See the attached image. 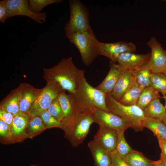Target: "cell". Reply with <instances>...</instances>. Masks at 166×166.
Here are the masks:
<instances>
[{
  "label": "cell",
  "mask_w": 166,
  "mask_h": 166,
  "mask_svg": "<svg viewBox=\"0 0 166 166\" xmlns=\"http://www.w3.org/2000/svg\"><path fill=\"white\" fill-rule=\"evenodd\" d=\"M43 69V77L46 82L54 81L64 90L72 94L76 91L78 77L85 72L75 65L71 57L63 58L52 67Z\"/></svg>",
  "instance_id": "6da1fadb"
},
{
  "label": "cell",
  "mask_w": 166,
  "mask_h": 166,
  "mask_svg": "<svg viewBox=\"0 0 166 166\" xmlns=\"http://www.w3.org/2000/svg\"><path fill=\"white\" fill-rule=\"evenodd\" d=\"M74 104L73 115L63 129L72 144L76 147L83 142L91 124L94 123L93 112L95 108Z\"/></svg>",
  "instance_id": "7a4b0ae2"
},
{
  "label": "cell",
  "mask_w": 166,
  "mask_h": 166,
  "mask_svg": "<svg viewBox=\"0 0 166 166\" xmlns=\"http://www.w3.org/2000/svg\"><path fill=\"white\" fill-rule=\"evenodd\" d=\"M84 72L78 77L75 93H70L75 103L109 112L106 105V93L90 85L85 77Z\"/></svg>",
  "instance_id": "3957f363"
},
{
  "label": "cell",
  "mask_w": 166,
  "mask_h": 166,
  "mask_svg": "<svg viewBox=\"0 0 166 166\" xmlns=\"http://www.w3.org/2000/svg\"><path fill=\"white\" fill-rule=\"evenodd\" d=\"M78 49L84 65H89L98 55L99 41L92 28L73 34L68 39Z\"/></svg>",
  "instance_id": "277c9868"
},
{
  "label": "cell",
  "mask_w": 166,
  "mask_h": 166,
  "mask_svg": "<svg viewBox=\"0 0 166 166\" xmlns=\"http://www.w3.org/2000/svg\"><path fill=\"white\" fill-rule=\"evenodd\" d=\"M106 103L109 112L121 118L131 124L135 130H142L141 122L145 116L143 110L136 105H128L114 98L110 93H106Z\"/></svg>",
  "instance_id": "5b68a950"
},
{
  "label": "cell",
  "mask_w": 166,
  "mask_h": 166,
  "mask_svg": "<svg viewBox=\"0 0 166 166\" xmlns=\"http://www.w3.org/2000/svg\"><path fill=\"white\" fill-rule=\"evenodd\" d=\"M69 21L65 25L64 30L68 39L74 33L85 31L91 27L88 9L78 0H69Z\"/></svg>",
  "instance_id": "8992f818"
},
{
  "label": "cell",
  "mask_w": 166,
  "mask_h": 166,
  "mask_svg": "<svg viewBox=\"0 0 166 166\" xmlns=\"http://www.w3.org/2000/svg\"><path fill=\"white\" fill-rule=\"evenodd\" d=\"M46 82L27 114L30 118L39 116L48 109L52 102L61 93L65 91L54 81Z\"/></svg>",
  "instance_id": "52a82bcc"
},
{
  "label": "cell",
  "mask_w": 166,
  "mask_h": 166,
  "mask_svg": "<svg viewBox=\"0 0 166 166\" xmlns=\"http://www.w3.org/2000/svg\"><path fill=\"white\" fill-rule=\"evenodd\" d=\"M9 13V18L22 15L27 16L38 23L45 22L46 14L44 12L35 13L29 7L28 0H4Z\"/></svg>",
  "instance_id": "ba28073f"
},
{
  "label": "cell",
  "mask_w": 166,
  "mask_h": 166,
  "mask_svg": "<svg viewBox=\"0 0 166 166\" xmlns=\"http://www.w3.org/2000/svg\"><path fill=\"white\" fill-rule=\"evenodd\" d=\"M94 123L99 126H103L118 131L125 130L132 128L131 124L120 117L110 112L95 108L94 109Z\"/></svg>",
  "instance_id": "9c48e42d"
},
{
  "label": "cell",
  "mask_w": 166,
  "mask_h": 166,
  "mask_svg": "<svg viewBox=\"0 0 166 166\" xmlns=\"http://www.w3.org/2000/svg\"><path fill=\"white\" fill-rule=\"evenodd\" d=\"M136 50V45L132 42L120 41L106 43L99 42L98 55L106 57L112 62L116 63L121 54L127 52H134Z\"/></svg>",
  "instance_id": "30bf717a"
},
{
  "label": "cell",
  "mask_w": 166,
  "mask_h": 166,
  "mask_svg": "<svg viewBox=\"0 0 166 166\" xmlns=\"http://www.w3.org/2000/svg\"><path fill=\"white\" fill-rule=\"evenodd\" d=\"M146 44L151 50L148 66L152 73H162L166 67V57L163 48L154 37H152Z\"/></svg>",
  "instance_id": "8fae6325"
},
{
  "label": "cell",
  "mask_w": 166,
  "mask_h": 166,
  "mask_svg": "<svg viewBox=\"0 0 166 166\" xmlns=\"http://www.w3.org/2000/svg\"><path fill=\"white\" fill-rule=\"evenodd\" d=\"M151 54V52L145 54L125 52L118 56L117 62L123 70H133L147 64L150 59Z\"/></svg>",
  "instance_id": "7c38bea8"
},
{
  "label": "cell",
  "mask_w": 166,
  "mask_h": 166,
  "mask_svg": "<svg viewBox=\"0 0 166 166\" xmlns=\"http://www.w3.org/2000/svg\"><path fill=\"white\" fill-rule=\"evenodd\" d=\"M117 132L104 126H99L93 140L108 152H111L116 148Z\"/></svg>",
  "instance_id": "4fadbf2b"
},
{
  "label": "cell",
  "mask_w": 166,
  "mask_h": 166,
  "mask_svg": "<svg viewBox=\"0 0 166 166\" xmlns=\"http://www.w3.org/2000/svg\"><path fill=\"white\" fill-rule=\"evenodd\" d=\"M19 112L28 114L39 95L42 89L37 88L27 83H22Z\"/></svg>",
  "instance_id": "5bb4252c"
},
{
  "label": "cell",
  "mask_w": 166,
  "mask_h": 166,
  "mask_svg": "<svg viewBox=\"0 0 166 166\" xmlns=\"http://www.w3.org/2000/svg\"><path fill=\"white\" fill-rule=\"evenodd\" d=\"M109 71L104 80L96 88L105 93H111L123 70L118 64L110 61Z\"/></svg>",
  "instance_id": "9a60e30c"
},
{
  "label": "cell",
  "mask_w": 166,
  "mask_h": 166,
  "mask_svg": "<svg viewBox=\"0 0 166 166\" xmlns=\"http://www.w3.org/2000/svg\"><path fill=\"white\" fill-rule=\"evenodd\" d=\"M21 92L20 84L2 101L0 103V109L11 113L14 117L18 115L19 112Z\"/></svg>",
  "instance_id": "2e32d148"
},
{
  "label": "cell",
  "mask_w": 166,
  "mask_h": 166,
  "mask_svg": "<svg viewBox=\"0 0 166 166\" xmlns=\"http://www.w3.org/2000/svg\"><path fill=\"white\" fill-rule=\"evenodd\" d=\"M133 81V77L128 70H123L110 94L119 101Z\"/></svg>",
  "instance_id": "e0dca14e"
},
{
  "label": "cell",
  "mask_w": 166,
  "mask_h": 166,
  "mask_svg": "<svg viewBox=\"0 0 166 166\" xmlns=\"http://www.w3.org/2000/svg\"><path fill=\"white\" fill-rule=\"evenodd\" d=\"M88 146L92 156L95 166H110L112 162L109 152L93 140L88 142Z\"/></svg>",
  "instance_id": "ac0fdd59"
},
{
  "label": "cell",
  "mask_w": 166,
  "mask_h": 166,
  "mask_svg": "<svg viewBox=\"0 0 166 166\" xmlns=\"http://www.w3.org/2000/svg\"><path fill=\"white\" fill-rule=\"evenodd\" d=\"M61 107L63 115L62 123L63 128L72 119L74 112V104L73 97L70 93L66 94L65 91L61 93L57 97Z\"/></svg>",
  "instance_id": "d6986e66"
},
{
  "label": "cell",
  "mask_w": 166,
  "mask_h": 166,
  "mask_svg": "<svg viewBox=\"0 0 166 166\" xmlns=\"http://www.w3.org/2000/svg\"><path fill=\"white\" fill-rule=\"evenodd\" d=\"M141 126L151 130L157 137L166 140V126L160 119L145 117L141 122Z\"/></svg>",
  "instance_id": "ffe728a7"
},
{
  "label": "cell",
  "mask_w": 166,
  "mask_h": 166,
  "mask_svg": "<svg viewBox=\"0 0 166 166\" xmlns=\"http://www.w3.org/2000/svg\"><path fill=\"white\" fill-rule=\"evenodd\" d=\"M129 71L132 75L134 81L142 89L151 85L152 73L147 64L138 69Z\"/></svg>",
  "instance_id": "44dd1931"
},
{
  "label": "cell",
  "mask_w": 166,
  "mask_h": 166,
  "mask_svg": "<svg viewBox=\"0 0 166 166\" xmlns=\"http://www.w3.org/2000/svg\"><path fill=\"white\" fill-rule=\"evenodd\" d=\"M130 166H156L160 160L153 161L146 157L141 153L132 150L123 158Z\"/></svg>",
  "instance_id": "7402d4cb"
},
{
  "label": "cell",
  "mask_w": 166,
  "mask_h": 166,
  "mask_svg": "<svg viewBox=\"0 0 166 166\" xmlns=\"http://www.w3.org/2000/svg\"><path fill=\"white\" fill-rule=\"evenodd\" d=\"M143 89L137 85L133 79L130 86L118 101L125 105H136Z\"/></svg>",
  "instance_id": "603a6c76"
},
{
  "label": "cell",
  "mask_w": 166,
  "mask_h": 166,
  "mask_svg": "<svg viewBox=\"0 0 166 166\" xmlns=\"http://www.w3.org/2000/svg\"><path fill=\"white\" fill-rule=\"evenodd\" d=\"M29 119L27 114L19 112L18 115L14 117L11 125V135L18 136L23 134Z\"/></svg>",
  "instance_id": "cb8c5ba5"
},
{
  "label": "cell",
  "mask_w": 166,
  "mask_h": 166,
  "mask_svg": "<svg viewBox=\"0 0 166 166\" xmlns=\"http://www.w3.org/2000/svg\"><path fill=\"white\" fill-rule=\"evenodd\" d=\"M159 92L150 85L144 89L138 100L136 105L143 110L150 102L160 97Z\"/></svg>",
  "instance_id": "d4e9b609"
},
{
  "label": "cell",
  "mask_w": 166,
  "mask_h": 166,
  "mask_svg": "<svg viewBox=\"0 0 166 166\" xmlns=\"http://www.w3.org/2000/svg\"><path fill=\"white\" fill-rule=\"evenodd\" d=\"M143 110L145 117L157 118L166 114L165 108L160 99L152 101Z\"/></svg>",
  "instance_id": "484cf974"
},
{
  "label": "cell",
  "mask_w": 166,
  "mask_h": 166,
  "mask_svg": "<svg viewBox=\"0 0 166 166\" xmlns=\"http://www.w3.org/2000/svg\"><path fill=\"white\" fill-rule=\"evenodd\" d=\"M125 130L117 132L116 150L122 158L130 153L132 149L127 142L124 135Z\"/></svg>",
  "instance_id": "4316f807"
},
{
  "label": "cell",
  "mask_w": 166,
  "mask_h": 166,
  "mask_svg": "<svg viewBox=\"0 0 166 166\" xmlns=\"http://www.w3.org/2000/svg\"><path fill=\"white\" fill-rule=\"evenodd\" d=\"M151 85L159 92L166 94V75L163 73H152Z\"/></svg>",
  "instance_id": "83f0119b"
},
{
  "label": "cell",
  "mask_w": 166,
  "mask_h": 166,
  "mask_svg": "<svg viewBox=\"0 0 166 166\" xmlns=\"http://www.w3.org/2000/svg\"><path fill=\"white\" fill-rule=\"evenodd\" d=\"M29 7L33 12L35 13H41V11L47 6L53 4L59 3L62 0H28Z\"/></svg>",
  "instance_id": "f1b7e54d"
},
{
  "label": "cell",
  "mask_w": 166,
  "mask_h": 166,
  "mask_svg": "<svg viewBox=\"0 0 166 166\" xmlns=\"http://www.w3.org/2000/svg\"><path fill=\"white\" fill-rule=\"evenodd\" d=\"M39 116L45 126L55 127L63 128L62 124L51 114L48 110L42 113Z\"/></svg>",
  "instance_id": "f546056e"
},
{
  "label": "cell",
  "mask_w": 166,
  "mask_h": 166,
  "mask_svg": "<svg viewBox=\"0 0 166 166\" xmlns=\"http://www.w3.org/2000/svg\"><path fill=\"white\" fill-rule=\"evenodd\" d=\"M47 110L51 114L62 123L63 118V113L57 97L53 100Z\"/></svg>",
  "instance_id": "4dcf8cb0"
},
{
  "label": "cell",
  "mask_w": 166,
  "mask_h": 166,
  "mask_svg": "<svg viewBox=\"0 0 166 166\" xmlns=\"http://www.w3.org/2000/svg\"><path fill=\"white\" fill-rule=\"evenodd\" d=\"M27 128L29 132L32 133L44 128L45 125L39 116L30 118Z\"/></svg>",
  "instance_id": "1f68e13d"
},
{
  "label": "cell",
  "mask_w": 166,
  "mask_h": 166,
  "mask_svg": "<svg viewBox=\"0 0 166 166\" xmlns=\"http://www.w3.org/2000/svg\"><path fill=\"white\" fill-rule=\"evenodd\" d=\"M109 153L111 158L112 164L113 166H130L117 153L115 149Z\"/></svg>",
  "instance_id": "d6a6232c"
},
{
  "label": "cell",
  "mask_w": 166,
  "mask_h": 166,
  "mask_svg": "<svg viewBox=\"0 0 166 166\" xmlns=\"http://www.w3.org/2000/svg\"><path fill=\"white\" fill-rule=\"evenodd\" d=\"M9 13L4 0L0 1V22L4 23L9 18Z\"/></svg>",
  "instance_id": "836d02e7"
},
{
  "label": "cell",
  "mask_w": 166,
  "mask_h": 166,
  "mask_svg": "<svg viewBox=\"0 0 166 166\" xmlns=\"http://www.w3.org/2000/svg\"><path fill=\"white\" fill-rule=\"evenodd\" d=\"M11 125L0 120V135L1 136L7 137L11 135Z\"/></svg>",
  "instance_id": "e575fe53"
},
{
  "label": "cell",
  "mask_w": 166,
  "mask_h": 166,
  "mask_svg": "<svg viewBox=\"0 0 166 166\" xmlns=\"http://www.w3.org/2000/svg\"><path fill=\"white\" fill-rule=\"evenodd\" d=\"M14 116L12 113L0 109V120L11 125Z\"/></svg>",
  "instance_id": "d590c367"
},
{
  "label": "cell",
  "mask_w": 166,
  "mask_h": 166,
  "mask_svg": "<svg viewBox=\"0 0 166 166\" xmlns=\"http://www.w3.org/2000/svg\"><path fill=\"white\" fill-rule=\"evenodd\" d=\"M158 140L159 146L161 149V156L166 157V140L159 138Z\"/></svg>",
  "instance_id": "8d00e7d4"
},
{
  "label": "cell",
  "mask_w": 166,
  "mask_h": 166,
  "mask_svg": "<svg viewBox=\"0 0 166 166\" xmlns=\"http://www.w3.org/2000/svg\"><path fill=\"white\" fill-rule=\"evenodd\" d=\"M156 118L161 120L166 126V114L159 116Z\"/></svg>",
  "instance_id": "74e56055"
},
{
  "label": "cell",
  "mask_w": 166,
  "mask_h": 166,
  "mask_svg": "<svg viewBox=\"0 0 166 166\" xmlns=\"http://www.w3.org/2000/svg\"><path fill=\"white\" fill-rule=\"evenodd\" d=\"M164 166H166V157L160 155V159Z\"/></svg>",
  "instance_id": "f35d334b"
},
{
  "label": "cell",
  "mask_w": 166,
  "mask_h": 166,
  "mask_svg": "<svg viewBox=\"0 0 166 166\" xmlns=\"http://www.w3.org/2000/svg\"><path fill=\"white\" fill-rule=\"evenodd\" d=\"M163 94V96L162 97L165 99V108L166 109V95H165V94Z\"/></svg>",
  "instance_id": "ab89813d"
},
{
  "label": "cell",
  "mask_w": 166,
  "mask_h": 166,
  "mask_svg": "<svg viewBox=\"0 0 166 166\" xmlns=\"http://www.w3.org/2000/svg\"><path fill=\"white\" fill-rule=\"evenodd\" d=\"M156 166H164L162 164V163H161V162L160 160V162Z\"/></svg>",
  "instance_id": "60d3db41"
},
{
  "label": "cell",
  "mask_w": 166,
  "mask_h": 166,
  "mask_svg": "<svg viewBox=\"0 0 166 166\" xmlns=\"http://www.w3.org/2000/svg\"><path fill=\"white\" fill-rule=\"evenodd\" d=\"M162 73H163L164 74L166 75V67L164 69V70L163 71Z\"/></svg>",
  "instance_id": "b9f144b4"
},
{
  "label": "cell",
  "mask_w": 166,
  "mask_h": 166,
  "mask_svg": "<svg viewBox=\"0 0 166 166\" xmlns=\"http://www.w3.org/2000/svg\"><path fill=\"white\" fill-rule=\"evenodd\" d=\"M163 51L166 57V50L163 48Z\"/></svg>",
  "instance_id": "7bdbcfd3"
},
{
  "label": "cell",
  "mask_w": 166,
  "mask_h": 166,
  "mask_svg": "<svg viewBox=\"0 0 166 166\" xmlns=\"http://www.w3.org/2000/svg\"><path fill=\"white\" fill-rule=\"evenodd\" d=\"M30 166H38L36 164H31Z\"/></svg>",
  "instance_id": "ee69618b"
},
{
  "label": "cell",
  "mask_w": 166,
  "mask_h": 166,
  "mask_svg": "<svg viewBox=\"0 0 166 166\" xmlns=\"http://www.w3.org/2000/svg\"><path fill=\"white\" fill-rule=\"evenodd\" d=\"M110 166H113V165H112V164H111V165H110Z\"/></svg>",
  "instance_id": "f6af8a7d"
}]
</instances>
